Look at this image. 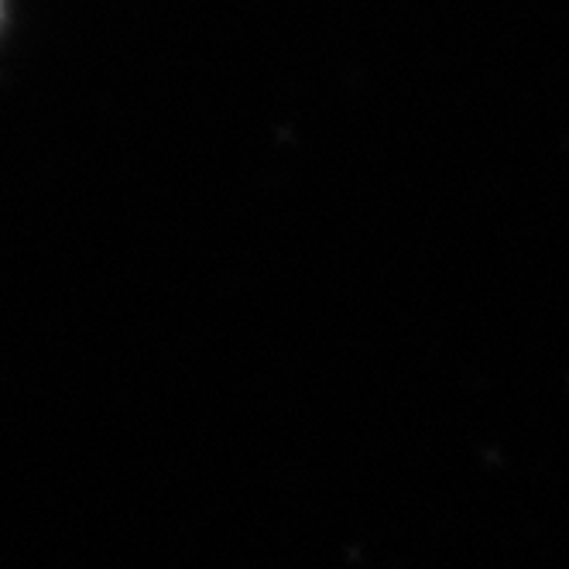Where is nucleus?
I'll list each match as a JSON object with an SVG mask.
<instances>
[{
	"label": "nucleus",
	"mask_w": 569,
	"mask_h": 569,
	"mask_svg": "<svg viewBox=\"0 0 569 569\" xmlns=\"http://www.w3.org/2000/svg\"><path fill=\"white\" fill-rule=\"evenodd\" d=\"M0 11H4V0H0Z\"/></svg>",
	"instance_id": "nucleus-1"
}]
</instances>
